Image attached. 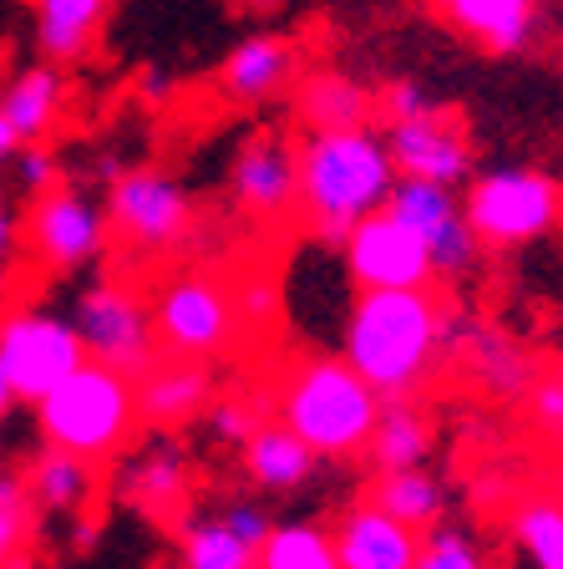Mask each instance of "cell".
<instances>
[{
    "label": "cell",
    "mask_w": 563,
    "mask_h": 569,
    "mask_svg": "<svg viewBox=\"0 0 563 569\" xmlns=\"http://www.w3.org/2000/svg\"><path fill=\"white\" fill-rule=\"evenodd\" d=\"M11 407H16V387H11V377H6V367H0V422H6Z\"/></svg>",
    "instance_id": "b9f144b4"
},
{
    "label": "cell",
    "mask_w": 563,
    "mask_h": 569,
    "mask_svg": "<svg viewBox=\"0 0 563 569\" xmlns=\"http://www.w3.org/2000/svg\"><path fill=\"white\" fill-rule=\"evenodd\" d=\"M371 498L381 503L386 513H396L401 523H411V529H432V523L446 519V483L442 478L426 473V462L422 468H396V473H375L371 483Z\"/></svg>",
    "instance_id": "83f0119b"
},
{
    "label": "cell",
    "mask_w": 563,
    "mask_h": 569,
    "mask_svg": "<svg viewBox=\"0 0 563 569\" xmlns=\"http://www.w3.org/2000/svg\"><path fill=\"white\" fill-rule=\"evenodd\" d=\"M468 224L487 249H523L563 224V178L539 163H497L462 183Z\"/></svg>",
    "instance_id": "5b68a950"
},
{
    "label": "cell",
    "mask_w": 563,
    "mask_h": 569,
    "mask_svg": "<svg viewBox=\"0 0 563 569\" xmlns=\"http://www.w3.org/2000/svg\"><path fill=\"white\" fill-rule=\"evenodd\" d=\"M234 310H239V320L244 326H274L280 320V284L270 280V274H244V280L234 284Z\"/></svg>",
    "instance_id": "836d02e7"
},
{
    "label": "cell",
    "mask_w": 563,
    "mask_h": 569,
    "mask_svg": "<svg viewBox=\"0 0 563 569\" xmlns=\"http://www.w3.org/2000/svg\"><path fill=\"white\" fill-rule=\"evenodd\" d=\"M6 478H11V473H0V493H6Z\"/></svg>",
    "instance_id": "7bdbcfd3"
},
{
    "label": "cell",
    "mask_w": 563,
    "mask_h": 569,
    "mask_svg": "<svg viewBox=\"0 0 563 569\" xmlns=\"http://www.w3.org/2000/svg\"><path fill=\"white\" fill-rule=\"evenodd\" d=\"M87 361L77 320L51 316L41 306H6L0 310V367L16 387V402H41L51 387Z\"/></svg>",
    "instance_id": "52a82bcc"
},
{
    "label": "cell",
    "mask_w": 563,
    "mask_h": 569,
    "mask_svg": "<svg viewBox=\"0 0 563 569\" xmlns=\"http://www.w3.org/2000/svg\"><path fill=\"white\" fill-rule=\"evenodd\" d=\"M452 346H468L482 391H493V397H529L539 367H533V356L517 341H507L497 331H482L468 316H452Z\"/></svg>",
    "instance_id": "484cf974"
},
{
    "label": "cell",
    "mask_w": 563,
    "mask_h": 569,
    "mask_svg": "<svg viewBox=\"0 0 563 569\" xmlns=\"http://www.w3.org/2000/svg\"><path fill=\"white\" fill-rule=\"evenodd\" d=\"M213 402V361L203 356H173L163 351L153 367L138 377V407L148 432H178L199 422Z\"/></svg>",
    "instance_id": "2e32d148"
},
{
    "label": "cell",
    "mask_w": 563,
    "mask_h": 569,
    "mask_svg": "<svg viewBox=\"0 0 563 569\" xmlns=\"http://www.w3.org/2000/svg\"><path fill=\"white\" fill-rule=\"evenodd\" d=\"M330 539H335L341 569H411L416 549H422V529H411L396 513H386L371 493L335 519Z\"/></svg>",
    "instance_id": "ac0fdd59"
},
{
    "label": "cell",
    "mask_w": 563,
    "mask_h": 569,
    "mask_svg": "<svg viewBox=\"0 0 563 569\" xmlns=\"http://www.w3.org/2000/svg\"><path fill=\"white\" fill-rule=\"evenodd\" d=\"M193 199L178 183L168 168L158 163H138L122 168L112 183H107V224L122 244L148 260V254H168L193 234Z\"/></svg>",
    "instance_id": "8992f818"
},
{
    "label": "cell",
    "mask_w": 563,
    "mask_h": 569,
    "mask_svg": "<svg viewBox=\"0 0 563 569\" xmlns=\"http://www.w3.org/2000/svg\"><path fill=\"white\" fill-rule=\"evenodd\" d=\"M97 533H102V519H97L92 509H87V513H71V545H77V549H92Z\"/></svg>",
    "instance_id": "ab89813d"
},
{
    "label": "cell",
    "mask_w": 563,
    "mask_h": 569,
    "mask_svg": "<svg viewBox=\"0 0 563 569\" xmlns=\"http://www.w3.org/2000/svg\"><path fill=\"white\" fill-rule=\"evenodd\" d=\"M386 148L401 173L432 178V183H446V189H462V183L477 173L468 122H462L452 107H432L422 118L386 122Z\"/></svg>",
    "instance_id": "4fadbf2b"
},
{
    "label": "cell",
    "mask_w": 563,
    "mask_h": 569,
    "mask_svg": "<svg viewBox=\"0 0 563 569\" xmlns=\"http://www.w3.org/2000/svg\"><path fill=\"white\" fill-rule=\"evenodd\" d=\"M21 483L26 498H31L36 513H57V519H71V513H87L97 503V462L82 458V452H67V448H41V458H31L21 468Z\"/></svg>",
    "instance_id": "ffe728a7"
},
{
    "label": "cell",
    "mask_w": 563,
    "mask_h": 569,
    "mask_svg": "<svg viewBox=\"0 0 563 569\" xmlns=\"http://www.w3.org/2000/svg\"><path fill=\"white\" fill-rule=\"evenodd\" d=\"M21 239L31 249L36 270L47 274H77L87 264H97L107 254V239H112V224H107V203H97L92 193L82 189H57L36 193L31 213L21 224Z\"/></svg>",
    "instance_id": "30bf717a"
},
{
    "label": "cell",
    "mask_w": 563,
    "mask_h": 569,
    "mask_svg": "<svg viewBox=\"0 0 563 569\" xmlns=\"http://www.w3.org/2000/svg\"><path fill=\"white\" fill-rule=\"evenodd\" d=\"M559 458H563V442H559Z\"/></svg>",
    "instance_id": "ee69618b"
},
{
    "label": "cell",
    "mask_w": 563,
    "mask_h": 569,
    "mask_svg": "<svg viewBox=\"0 0 563 569\" xmlns=\"http://www.w3.org/2000/svg\"><path fill=\"white\" fill-rule=\"evenodd\" d=\"M432 92H426L416 77H396V82H386L381 92H375V112L386 122H401V118H422V112H432Z\"/></svg>",
    "instance_id": "d590c367"
},
{
    "label": "cell",
    "mask_w": 563,
    "mask_h": 569,
    "mask_svg": "<svg viewBox=\"0 0 563 569\" xmlns=\"http://www.w3.org/2000/svg\"><path fill=\"white\" fill-rule=\"evenodd\" d=\"M36 432L51 448L82 452L97 468L128 458L132 438L142 432V407H138V377L92 361L71 371L61 387H51L36 402Z\"/></svg>",
    "instance_id": "277c9868"
},
{
    "label": "cell",
    "mask_w": 563,
    "mask_h": 569,
    "mask_svg": "<svg viewBox=\"0 0 563 569\" xmlns=\"http://www.w3.org/2000/svg\"><path fill=\"white\" fill-rule=\"evenodd\" d=\"M411 569H497V565L468 529L442 519L422 533V549H416V565Z\"/></svg>",
    "instance_id": "1f68e13d"
},
{
    "label": "cell",
    "mask_w": 563,
    "mask_h": 569,
    "mask_svg": "<svg viewBox=\"0 0 563 569\" xmlns=\"http://www.w3.org/2000/svg\"><path fill=\"white\" fill-rule=\"evenodd\" d=\"M0 107L11 128L21 132V142H47L61 122V107H67V82H61V67L47 57H36L31 67H16L6 82H0Z\"/></svg>",
    "instance_id": "7402d4cb"
},
{
    "label": "cell",
    "mask_w": 563,
    "mask_h": 569,
    "mask_svg": "<svg viewBox=\"0 0 563 569\" xmlns=\"http://www.w3.org/2000/svg\"><path fill=\"white\" fill-rule=\"evenodd\" d=\"M77 336H82L87 356L107 361V367L142 377L153 367L163 346H158V320L153 296H138L128 280H97L77 296Z\"/></svg>",
    "instance_id": "ba28073f"
},
{
    "label": "cell",
    "mask_w": 563,
    "mask_h": 569,
    "mask_svg": "<svg viewBox=\"0 0 563 569\" xmlns=\"http://www.w3.org/2000/svg\"><path fill=\"white\" fill-rule=\"evenodd\" d=\"M16 249H21V213H16L11 203L0 199V274L11 270Z\"/></svg>",
    "instance_id": "f35d334b"
},
{
    "label": "cell",
    "mask_w": 563,
    "mask_h": 569,
    "mask_svg": "<svg viewBox=\"0 0 563 569\" xmlns=\"http://www.w3.org/2000/svg\"><path fill=\"white\" fill-rule=\"evenodd\" d=\"M452 316L458 310L446 306L432 284L361 290L351 316H345L341 356L381 391V402L416 397L432 377L436 356L452 346Z\"/></svg>",
    "instance_id": "6da1fadb"
},
{
    "label": "cell",
    "mask_w": 563,
    "mask_h": 569,
    "mask_svg": "<svg viewBox=\"0 0 563 569\" xmlns=\"http://www.w3.org/2000/svg\"><path fill=\"white\" fill-rule=\"evenodd\" d=\"M26 6H31L36 57L57 61V67L92 57L107 11H112V0H26Z\"/></svg>",
    "instance_id": "44dd1931"
},
{
    "label": "cell",
    "mask_w": 563,
    "mask_h": 569,
    "mask_svg": "<svg viewBox=\"0 0 563 569\" xmlns=\"http://www.w3.org/2000/svg\"><path fill=\"white\" fill-rule=\"evenodd\" d=\"M270 412L310 442L320 458H361L381 417V391L345 356H305L280 377Z\"/></svg>",
    "instance_id": "3957f363"
},
{
    "label": "cell",
    "mask_w": 563,
    "mask_h": 569,
    "mask_svg": "<svg viewBox=\"0 0 563 569\" xmlns=\"http://www.w3.org/2000/svg\"><path fill=\"white\" fill-rule=\"evenodd\" d=\"M259 569H341L335 539L315 519L274 523V533L259 545Z\"/></svg>",
    "instance_id": "f546056e"
},
{
    "label": "cell",
    "mask_w": 563,
    "mask_h": 569,
    "mask_svg": "<svg viewBox=\"0 0 563 569\" xmlns=\"http://www.w3.org/2000/svg\"><path fill=\"white\" fill-rule=\"evenodd\" d=\"M300 41L284 31H254L244 36L219 67V97L234 107H264L280 102L284 92H294L300 82Z\"/></svg>",
    "instance_id": "9a60e30c"
},
{
    "label": "cell",
    "mask_w": 563,
    "mask_h": 569,
    "mask_svg": "<svg viewBox=\"0 0 563 569\" xmlns=\"http://www.w3.org/2000/svg\"><path fill=\"white\" fill-rule=\"evenodd\" d=\"M16 183H21L31 199L61 183V163H57V153H51L47 142H26L21 153H16Z\"/></svg>",
    "instance_id": "8d00e7d4"
},
{
    "label": "cell",
    "mask_w": 563,
    "mask_h": 569,
    "mask_svg": "<svg viewBox=\"0 0 563 569\" xmlns=\"http://www.w3.org/2000/svg\"><path fill=\"white\" fill-rule=\"evenodd\" d=\"M341 264L355 290H411V284L436 280L432 249L391 209L365 213L361 224L341 239Z\"/></svg>",
    "instance_id": "7c38bea8"
},
{
    "label": "cell",
    "mask_w": 563,
    "mask_h": 569,
    "mask_svg": "<svg viewBox=\"0 0 563 569\" xmlns=\"http://www.w3.org/2000/svg\"><path fill=\"white\" fill-rule=\"evenodd\" d=\"M36 559V509L26 498L21 473L6 478L0 493V569H31Z\"/></svg>",
    "instance_id": "4dcf8cb0"
},
{
    "label": "cell",
    "mask_w": 563,
    "mask_h": 569,
    "mask_svg": "<svg viewBox=\"0 0 563 569\" xmlns=\"http://www.w3.org/2000/svg\"><path fill=\"white\" fill-rule=\"evenodd\" d=\"M294 118L305 132L365 128L375 118V92L345 71H310L294 82Z\"/></svg>",
    "instance_id": "603a6c76"
},
{
    "label": "cell",
    "mask_w": 563,
    "mask_h": 569,
    "mask_svg": "<svg viewBox=\"0 0 563 569\" xmlns=\"http://www.w3.org/2000/svg\"><path fill=\"white\" fill-rule=\"evenodd\" d=\"M229 189L249 219L284 224L300 209V142H284L280 132H254L234 153Z\"/></svg>",
    "instance_id": "5bb4252c"
},
{
    "label": "cell",
    "mask_w": 563,
    "mask_h": 569,
    "mask_svg": "<svg viewBox=\"0 0 563 569\" xmlns=\"http://www.w3.org/2000/svg\"><path fill=\"white\" fill-rule=\"evenodd\" d=\"M264 412L270 407L254 402V397H213L209 412H203V422H209L213 442H229V448H244L249 438H254V427L264 422Z\"/></svg>",
    "instance_id": "d6a6232c"
},
{
    "label": "cell",
    "mask_w": 563,
    "mask_h": 569,
    "mask_svg": "<svg viewBox=\"0 0 563 569\" xmlns=\"http://www.w3.org/2000/svg\"><path fill=\"white\" fill-rule=\"evenodd\" d=\"M118 498L128 509L148 513L153 523H183L188 519V498H193V462L178 442H153V448L132 452L122 462Z\"/></svg>",
    "instance_id": "e0dca14e"
},
{
    "label": "cell",
    "mask_w": 563,
    "mask_h": 569,
    "mask_svg": "<svg viewBox=\"0 0 563 569\" xmlns=\"http://www.w3.org/2000/svg\"><path fill=\"white\" fill-rule=\"evenodd\" d=\"M219 513H223V523H229V529H234L244 545H254V549L274 533L270 509H264V503H254V498H234V503H223Z\"/></svg>",
    "instance_id": "74e56055"
},
{
    "label": "cell",
    "mask_w": 563,
    "mask_h": 569,
    "mask_svg": "<svg viewBox=\"0 0 563 569\" xmlns=\"http://www.w3.org/2000/svg\"><path fill=\"white\" fill-rule=\"evenodd\" d=\"M529 422H533V432L563 442V377H533V387H529Z\"/></svg>",
    "instance_id": "e575fe53"
},
{
    "label": "cell",
    "mask_w": 563,
    "mask_h": 569,
    "mask_svg": "<svg viewBox=\"0 0 563 569\" xmlns=\"http://www.w3.org/2000/svg\"><path fill=\"white\" fill-rule=\"evenodd\" d=\"M436 448V427L416 397H391L381 402V417L365 442V462L371 473H396V468H422Z\"/></svg>",
    "instance_id": "d4e9b609"
},
{
    "label": "cell",
    "mask_w": 563,
    "mask_h": 569,
    "mask_svg": "<svg viewBox=\"0 0 563 569\" xmlns=\"http://www.w3.org/2000/svg\"><path fill=\"white\" fill-rule=\"evenodd\" d=\"M396 158L386 148V132L341 128V132H305L300 142V224L320 244H335L361 224L365 213L386 209L396 189Z\"/></svg>",
    "instance_id": "7a4b0ae2"
},
{
    "label": "cell",
    "mask_w": 563,
    "mask_h": 569,
    "mask_svg": "<svg viewBox=\"0 0 563 569\" xmlns=\"http://www.w3.org/2000/svg\"><path fill=\"white\" fill-rule=\"evenodd\" d=\"M442 21L487 57H523L539 41V0H436Z\"/></svg>",
    "instance_id": "d6986e66"
},
{
    "label": "cell",
    "mask_w": 563,
    "mask_h": 569,
    "mask_svg": "<svg viewBox=\"0 0 563 569\" xmlns=\"http://www.w3.org/2000/svg\"><path fill=\"white\" fill-rule=\"evenodd\" d=\"M315 468H320V452L300 432H290L280 417L259 422L254 438L244 442V473L264 493H294V488H305L315 478Z\"/></svg>",
    "instance_id": "cb8c5ba5"
},
{
    "label": "cell",
    "mask_w": 563,
    "mask_h": 569,
    "mask_svg": "<svg viewBox=\"0 0 563 569\" xmlns=\"http://www.w3.org/2000/svg\"><path fill=\"white\" fill-rule=\"evenodd\" d=\"M507 539L533 559V569H563V493L539 488L507 513Z\"/></svg>",
    "instance_id": "4316f807"
},
{
    "label": "cell",
    "mask_w": 563,
    "mask_h": 569,
    "mask_svg": "<svg viewBox=\"0 0 563 569\" xmlns=\"http://www.w3.org/2000/svg\"><path fill=\"white\" fill-rule=\"evenodd\" d=\"M178 569H259V549L244 545L223 513H188L178 523Z\"/></svg>",
    "instance_id": "f1b7e54d"
},
{
    "label": "cell",
    "mask_w": 563,
    "mask_h": 569,
    "mask_svg": "<svg viewBox=\"0 0 563 569\" xmlns=\"http://www.w3.org/2000/svg\"><path fill=\"white\" fill-rule=\"evenodd\" d=\"M158 346L173 356H223L234 346V331L244 326L234 310V290L213 280L209 270H183L153 290Z\"/></svg>",
    "instance_id": "9c48e42d"
},
{
    "label": "cell",
    "mask_w": 563,
    "mask_h": 569,
    "mask_svg": "<svg viewBox=\"0 0 563 569\" xmlns=\"http://www.w3.org/2000/svg\"><path fill=\"white\" fill-rule=\"evenodd\" d=\"M386 209L396 213L401 224H411L422 234V244L432 249V270L436 280H468L482 264V239L468 224V209H462V189H446L432 178H411L401 173L396 189H391Z\"/></svg>",
    "instance_id": "8fae6325"
},
{
    "label": "cell",
    "mask_w": 563,
    "mask_h": 569,
    "mask_svg": "<svg viewBox=\"0 0 563 569\" xmlns=\"http://www.w3.org/2000/svg\"><path fill=\"white\" fill-rule=\"evenodd\" d=\"M26 142H21V132L11 128V118H6V107H0V168L6 163H16V153H21Z\"/></svg>",
    "instance_id": "60d3db41"
}]
</instances>
